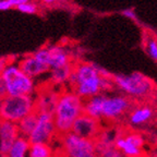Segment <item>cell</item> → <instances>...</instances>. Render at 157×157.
Here are the masks:
<instances>
[{"label": "cell", "mask_w": 157, "mask_h": 157, "mask_svg": "<svg viewBox=\"0 0 157 157\" xmlns=\"http://www.w3.org/2000/svg\"><path fill=\"white\" fill-rule=\"evenodd\" d=\"M83 113V101L73 92H67L59 95L57 101L54 118L56 136L61 137L67 133L71 132L76 118Z\"/></svg>", "instance_id": "6da1fadb"}, {"label": "cell", "mask_w": 157, "mask_h": 157, "mask_svg": "<svg viewBox=\"0 0 157 157\" xmlns=\"http://www.w3.org/2000/svg\"><path fill=\"white\" fill-rule=\"evenodd\" d=\"M76 74L74 93L81 98H91L99 95L101 91L111 88V83L101 75V69L93 63H81L73 69Z\"/></svg>", "instance_id": "7a4b0ae2"}, {"label": "cell", "mask_w": 157, "mask_h": 157, "mask_svg": "<svg viewBox=\"0 0 157 157\" xmlns=\"http://www.w3.org/2000/svg\"><path fill=\"white\" fill-rule=\"evenodd\" d=\"M0 80L5 83L8 96H31L34 91L33 80L14 64H8L0 71Z\"/></svg>", "instance_id": "3957f363"}, {"label": "cell", "mask_w": 157, "mask_h": 157, "mask_svg": "<svg viewBox=\"0 0 157 157\" xmlns=\"http://www.w3.org/2000/svg\"><path fill=\"white\" fill-rule=\"evenodd\" d=\"M34 110L31 96H7L0 101V120L17 123Z\"/></svg>", "instance_id": "277c9868"}, {"label": "cell", "mask_w": 157, "mask_h": 157, "mask_svg": "<svg viewBox=\"0 0 157 157\" xmlns=\"http://www.w3.org/2000/svg\"><path fill=\"white\" fill-rule=\"evenodd\" d=\"M115 84L127 94L135 97H144L153 92L154 84L150 78L140 72L131 74H117L113 78Z\"/></svg>", "instance_id": "5b68a950"}, {"label": "cell", "mask_w": 157, "mask_h": 157, "mask_svg": "<svg viewBox=\"0 0 157 157\" xmlns=\"http://www.w3.org/2000/svg\"><path fill=\"white\" fill-rule=\"evenodd\" d=\"M58 140L61 141L60 147L68 157H97V151L94 141L80 137L72 132L58 137Z\"/></svg>", "instance_id": "8992f818"}, {"label": "cell", "mask_w": 157, "mask_h": 157, "mask_svg": "<svg viewBox=\"0 0 157 157\" xmlns=\"http://www.w3.org/2000/svg\"><path fill=\"white\" fill-rule=\"evenodd\" d=\"M56 136L54 118L48 113H38L34 130L29 136V144H50Z\"/></svg>", "instance_id": "52a82bcc"}, {"label": "cell", "mask_w": 157, "mask_h": 157, "mask_svg": "<svg viewBox=\"0 0 157 157\" xmlns=\"http://www.w3.org/2000/svg\"><path fill=\"white\" fill-rule=\"evenodd\" d=\"M71 132L80 137L92 140L95 142L101 134L99 122L94 118L82 113L74 121L73 125L71 128Z\"/></svg>", "instance_id": "ba28073f"}, {"label": "cell", "mask_w": 157, "mask_h": 157, "mask_svg": "<svg viewBox=\"0 0 157 157\" xmlns=\"http://www.w3.org/2000/svg\"><path fill=\"white\" fill-rule=\"evenodd\" d=\"M130 103L125 97H106L104 96L101 105V119L113 120L120 117L128 110Z\"/></svg>", "instance_id": "9c48e42d"}, {"label": "cell", "mask_w": 157, "mask_h": 157, "mask_svg": "<svg viewBox=\"0 0 157 157\" xmlns=\"http://www.w3.org/2000/svg\"><path fill=\"white\" fill-rule=\"evenodd\" d=\"M19 136V129L17 123L0 120V154L7 157L10 147Z\"/></svg>", "instance_id": "30bf717a"}, {"label": "cell", "mask_w": 157, "mask_h": 157, "mask_svg": "<svg viewBox=\"0 0 157 157\" xmlns=\"http://www.w3.org/2000/svg\"><path fill=\"white\" fill-rule=\"evenodd\" d=\"M59 95L56 92L47 91V90L40 92L36 99H34V110L37 113H48L52 116Z\"/></svg>", "instance_id": "8fae6325"}, {"label": "cell", "mask_w": 157, "mask_h": 157, "mask_svg": "<svg viewBox=\"0 0 157 157\" xmlns=\"http://www.w3.org/2000/svg\"><path fill=\"white\" fill-rule=\"evenodd\" d=\"M17 67H19L20 70L23 73H25L31 78L40 75V74H44L49 71V67L47 64L40 62L39 60H37L33 55L27 56L24 59H22Z\"/></svg>", "instance_id": "7c38bea8"}, {"label": "cell", "mask_w": 157, "mask_h": 157, "mask_svg": "<svg viewBox=\"0 0 157 157\" xmlns=\"http://www.w3.org/2000/svg\"><path fill=\"white\" fill-rule=\"evenodd\" d=\"M49 50V68L52 70L60 69L70 64L69 62V55L62 47L52 46L48 47Z\"/></svg>", "instance_id": "4fadbf2b"}, {"label": "cell", "mask_w": 157, "mask_h": 157, "mask_svg": "<svg viewBox=\"0 0 157 157\" xmlns=\"http://www.w3.org/2000/svg\"><path fill=\"white\" fill-rule=\"evenodd\" d=\"M37 118H38V113L35 110H33L31 113L24 117L21 121L17 123V129H19V135L20 136L26 137L29 139V136L31 135V133L34 130L35 125L37 122Z\"/></svg>", "instance_id": "5bb4252c"}, {"label": "cell", "mask_w": 157, "mask_h": 157, "mask_svg": "<svg viewBox=\"0 0 157 157\" xmlns=\"http://www.w3.org/2000/svg\"><path fill=\"white\" fill-rule=\"evenodd\" d=\"M29 142L26 137L17 136L13 142L12 146L10 147L7 157H26L27 151L29 148Z\"/></svg>", "instance_id": "9a60e30c"}, {"label": "cell", "mask_w": 157, "mask_h": 157, "mask_svg": "<svg viewBox=\"0 0 157 157\" xmlns=\"http://www.w3.org/2000/svg\"><path fill=\"white\" fill-rule=\"evenodd\" d=\"M115 147L119 152L124 154L127 157H141V153L142 151L140 148H137L136 146L127 141L124 137H119L115 141Z\"/></svg>", "instance_id": "2e32d148"}, {"label": "cell", "mask_w": 157, "mask_h": 157, "mask_svg": "<svg viewBox=\"0 0 157 157\" xmlns=\"http://www.w3.org/2000/svg\"><path fill=\"white\" fill-rule=\"evenodd\" d=\"M153 109L150 107L136 108L130 113V122L134 125L143 124L153 117Z\"/></svg>", "instance_id": "e0dca14e"}, {"label": "cell", "mask_w": 157, "mask_h": 157, "mask_svg": "<svg viewBox=\"0 0 157 157\" xmlns=\"http://www.w3.org/2000/svg\"><path fill=\"white\" fill-rule=\"evenodd\" d=\"M26 155L27 157H52L54 150L50 144H31Z\"/></svg>", "instance_id": "ac0fdd59"}, {"label": "cell", "mask_w": 157, "mask_h": 157, "mask_svg": "<svg viewBox=\"0 0 157 157\" xmlns=\"http://www.w3.org/2000/svg\"><path fill=\"white\" fill-rule=\"evenodd\" d=\"M72 71V67L69 64L67 67L60 69H55L52 72V81L55 84H62L66 81H68L69 75Z\"/></svg>", "instance_id": "d6986e66"}, {"label": "cell", "mask_w": 157, "mask_h": 157, "mask_svg": "<svg viewBox=\"0 0 157 157\" xmlns=\"http://www.w3.org/2000/svg\"><path fill=\"white\" fill-rule=\"evenodd\" d=\"M145 44V50L150 58H152L154 61H157V39L155 37H150L146 39Z\"/></svg>", "instance_id": "ffe728a7"}, {"label": "cell", "mask_w": 157, "mask_h": 157, "mask_svg": "<svg viewBox=\"0 0 157 157\" xmlns=\"http://www.w3.org/2000/svg\"><path fill=\"white\" fill-rule=\"evenodd\" d=\"M124 139L127 141H129L130 143H132L134 146H136L137 148H142L143 145H144V140L140 134H135V133H131V134H128L124 136Z\"/></svg>", "instance_id": "44dd1931"}, {"label": "cell", "mask_w": 157, "mask_h": 157, "mask_svg": "<svg viewBox=\"0 0 157 157\" xmlns=\"http://www.w3.org/2000/svg\"><path fill=\"white\" fill-rule=\"evenodd\" d=\"M33 56H34L37 60H39L40 62H43V63L47 64V66L49 64V50H48V48L39 49V50H37L35 54H33Z\"/></svg>", "instance_id": "7402d4cb"}, {"label": "cell", "mask_w": 157, "mask_h": 157, "mask_svg": "<svg viewBox=\"0 0 157 157\" xmlns=\"http://www.w3.org/2000/svg\"><path fill=\"white\" fill-rule=\"evenodd\" d=\"M17 9L19 10L20 12L25 13V14H34V13H36V11H37L36 5H34V3H32V2H29H29H26V3H24V5L19 6Z\"/></svg>", "instance_id": "603a6c76"}, {"label": "cell", "mask_w": 157, "mask_h": 157, "mask_svg": "<svg viewBox=\"0 0 157 157\" xmlns=\"http://www.w3.org/2000/svg\"><path fill=\"white\" fill-rule=\"evenodd\" d=\"M122 15H124L125 17H128V19L130 20H136V13H135V11L133 9H125L122 11Z\"/></svg>", "instance_id": "cb8c5ba5"}, {"label": "cell", "mask_w": 157, "mask_h": 157, "mask_svg": "<svg viewBox=\"0 0 157 157\" xmlns=\"http://www.w3.org/2000/svg\"><path fill=\"white\" fill-rule=\"evenodd\" d=\"M29 0H8V2L10 3V6L12 8H17L19 6L21 5H24V3L29 2Z\"/></svg>", "instance_id": "d4e9b609"}, {"label": "cell", "mask_w": 157, "mask_h": 157, "mask_svg": "<svg viewBox=\"0 0 157 157\" xmlns=\"http://www.w3.org/2000/svg\"><path fill=\"white\" fill-rule=\"evenodd\" d=\"M10 8H12L8 2V0H0V11H7Z\"/></svg>", "instance_id": "484cf974"}, {"label": "cell", "mask_w": 157, "mask_h": 157, "mask_svg": "<svg viewBox=\"0 0 157 157\" xmlns=\"http://www.w3.org/2000/svg\"><path fill=\"white\" fill-rule=\"evenodd\" d=\"M52 157H68V156L64 154V152L61 150V147H58V148H56V151H54V156Z\"/></svg>", "instance_id": "4316f807"}, {"label": "cell", "mask_w": 157, "mask_h": 157, "mask_svg": "<svg viewBox=\"0 0 157 157\" xmlns=\"http://www.w3.org/2000/svg\"><path fill=\"white\" fill-rule=\"evenodd\" d=\"M60 1H64V0H42V2L45 5H54V3L60 2Z\"/></svg>", "instance_id": "83f0119b"}]
</instances>
